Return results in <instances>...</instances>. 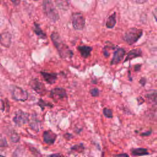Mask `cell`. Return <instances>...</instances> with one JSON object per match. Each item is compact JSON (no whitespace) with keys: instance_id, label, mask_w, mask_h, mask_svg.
Here are the masks:
<instances>
[{"instance_id":"6da1fadb","label":"cell","mask_w":157,"mask_h":157,"mask_svg":"<svg viewBox=\"0 0 157 157\" xmlns=\"http://www.w3.org/2000/svg\"><path fill=\"white\" fill-rule=\"evenodd\" d=\"M50 37L60 56L63 59H71L73 56V52L69 48L68 45L63 41L59 34L56 32H53Z\"/></svg>"},{"instance_id":"7a4b0ae2","label":"cell","mask_w":157,"mask_h":157,"mask_svg":"<svg viewBox=\"0 0 157 157\" xmlns=\"http://www.w3.org/2000/svg\"><path fill=\"white\" fill-rule=\"evenodd\" d=\"M42 7L44 12L47 18L53 22L58 20L59 18L58 12L51 0H44Z\"/></svg>"},{"instance_id":"3957f363","label":"cell","mask_w":157,"mask_h":157,"mask_svg":"<svg viewBox=\"0 0 157 157\" xmlns=\"http://www.w3.org/2000/svg\"><path fill=\"white\" fill-rule=\"evenodd\" d=\"M143 30L136 28L128 29L124 33L123 39L129 45L135 44L142 36Z\"/></svg>"},{"instance_id":"277c9868","label":"cell","mask_w":157,"mask_h":157,"mask_svg":"<svg viewBox=\"0 0 157 157\" xmlns=\"http://www.w3.org/2000/svg\"><path fill=\"white\" fill-rule=\"evenodd\" d=\"M11 93L12 98L17 101L24 102L26 101L28 98V93L27 91L17 86H12Z\"/></svg>"},{"instance_id":"5b68a950","label":"cell","mask_w":157,"mask_h":157,"mask_svg":"<svg viewBox=\"0 0 157 157\" xmlns=\"http://www.w3.org/2000/svg\"><path fill=\"white\" fill-rule=\"evenodd\" d=\"M72 24L76 30H82L85 25V19L81 13L76 12L72 15Z\"/></svg>"},{"instance_id":"8992f818","label":"cell","mask_w":157,"mask_h":157,"mask_svg":"<svg viewBox=\"0 0 157 157\" xmlns=\"http://www.w3.org/2000/svg\"><path fill=\"white\" fill-rule=\"evenodd\" d=\"M29 114L21 110H18L13 118V121L18 126H21L29 121Z\"/></svg>"},{"instance_id":"52a82bcc","label":"cell","mask_w":157,"mask_h":157,"mask_svg":"<svg viewBox=\"0 0 157 157\" xmlns=\"http://www.w3.org/2000/svg\"><path fill=\"white\" fill-rule=\"evenodd\" d=\"M29 85L33 90H34L37 94L40 95H45L47 93V90L44 84L36 78L31 79L29 82Z\"/></svg>"},{"instance_id":"ba28073f","label":"cell","mask_w":157,"mask_h":157,"mask_svg":"<svg viewBox=\"0 0 157 157\" xmlns=\"http://www.w3.org/2000/svg\"><path fill=\"white\" fill-rule=\"evenodd\" d=\"M50 96L54 99H61L67 97L66 91L63 88H54L50 91Z\"/></svg>"},{"instance_id":"9c48e42d","label":"cell","mask_w":157,"mask_h":157,"mask_svg":"<svg viewBox=\"0 0 157 157\" xmlns=\"http://www.w3.org/2000/svg\"><path fill=\"white\" fill-rule=\"evenodd\" d=\"M12 42V35L8 31H4L0 34V44L6 48L10 46Z\"/></svg>"},{"instance_id":"30bf717a","label":"cell","mask_w":157,"mask_h":157,"mask_svg":"<svg viewBox=\"0 0 157 157\" xmlns=\"http://www.w3.org/2000/svg\"><path fill=\"white\" fill-rule=\"evenodd\" d=\"M125 50L122 48H119L116 50L113 53V56L110 61L111 65H115L118 64L123 58L125 55Z\"/></svg>"},{"instance_id":"8fae6325","label":"cell","mask_w":157,"mask_h":157,"mask_svg":"<svg viewBox=\"0 0 157 157\" xmlns=\"http://www.w3.org/2000/svg\"><path fill=\"white\" fill-rule=\"evenodd\" d=\"M44 142L47 144H53L56 139L57 135L51 130L45 131L43 132Z\"/></svg>"},{"instance_id":"7c38bea8","label":"cell","mask_w":157,"mask_h":157,"mask_svg":"<svg viewBox=\"0 0 157 157\" xmlns=\"http://www.w3.org/2000/svg\"><path fill=\"white\" fill-rule=\"evenodd\" d=\"M41 75L44 80L48 84H53L57 79L56 73H49L47 72H40Z\"/></svg>"},{"instance_id":"4fadbf2b","label":"cell","mask_w":157,"mask_h":157,"mask_svg":"<svg viewBox=\"0 0 157 157\" xmlns=\"http://www.w3.org/2000/svg\"><path fill=\"white\" fill-rule=\"evenodd\" d=\"M141 55H142V51L140 48H134V49L130 50L128 53V54L125 58V59L124 61V63H125L127 61L139 57Z\"/></svg>"},{"instance_id":"5bb4252c","label":"cell","mask_w":157,"mask_h":157,"mask_svg":"<svg viewBox=\"0 0 157 157\" xmlns=\"http://www.w3.org/2000/svg\"><path fill=\"white\" fill-rule=\"evenodd\" d=\"M77 49L80 52L81 56L84 58H86L90 56V53L92 51L93 48L90 46L87 45H80L78 46Z\"/></svg>"},{"instance_id":"9a60e30c","label":"cell","mask_w":157,"mask_h":157,"mask_svg":"<svg viewBox=\"0 0 157 157\" xmlns=\"http://www.w3.org/2000/svg\"><path fill=\"white\" fill-rule=\"evenodd\" d=\"M145 98L150 104L157 105V91H151L145 94Z\"/></svg>"},{"instance_id":"2e32d148","label":"cell","mask_w":157,"mask_h":157,"mask_svg":"<svg viewBox=\"0 0 157 157\" xmlns=\"http://www.w3.org/2000/svg\"><path fill=\"white\" fill-rule=\"evenodd\" d=\"M131 155L132 156H144L149 154L147 149L144 148H132L131 151Z\"/></svg>"},{"instance_id":"e0dca14e","label":"cell","mask_w":157,"mask_h":157,"mask_svg":"<svg viewBox=\"0 0 157 157\" xmlns=\"http://www.w3.org/2000/svg\"><path fill=\"white\" fill-rule=\"evenodd\" d=\"M56 6L63 10H67L69 8V0H55Z\"/></svg>"},{"instance_id":"ac0fdd59","label":"cell","mask_w":157,"mask_h":157,"mask_svg":"<svg viewBox=\"0 0 157 157\" xmlns=\"http://www.w3.org/2000/svg\"><path fill=\"white\" fill-rule=\"evenodd\" d=\"M117 23V20H116V13L115 12H114L113 13H112L111 15H110L105 23V26L107 28H113L115 24Z\"/></svg>"},{"instance_id":"d6986e66","label":"cell","mask_w":157,"mask_h":157,"mask_svg":"<svg viewBox=\"0 0 157 157\" xmlns=\"http://www.w3.org/2000/svg\"><path fill=\"white\" fill-rule=\"evenodd\" d=\"M34 32L35 34L40 39H45L47 38L46 34L42 31V29L40 28L39 25L38 23H34V28L33 29Z\"/></svg>"},{"instance_id":"ffe728a7","label":"cell","mask_w":157,"mask_h":157,"mask_svg":"<svg viewBox=\"0 0 157 157\" xmlns=\"http://www.w3.org/2000/svg\"><path fill=\"white\" fill-rule=\"evenodd\" d=\"M29 126L31 129H33L34 131L38 132L39 130V124L40 121L38 120V119L33 117V118L29 120Z\"/></svg>"},{"instance_id":"44dd1931","label":"cell","mask_w":157,"mask_h":157,"mask_svg":"<svg viewBox=\"0 0 157 157\" xmlns=\"http://www.w3.org/2000/svg\"><path fill=\"white\" fill-rule=\"evenodd\" d=\"M37 105L41 108L42 110H44L46 107H48L50 108H52L53 107V105L52 104L48 102H45L42 99H40L39 100V101L37 102Z\"/></svg>"},{"instance_id":"7402d4cb","label":"cell","mask_w":157,"mask_h":157,"mask_svg":"<svg viewBox=\"0 0 157 157\" xmlns=\"http://www.w3.org/2000/svg\"><path fill=\"white\" fill-rule=\"evenodd\" d=\"M85 149V147L83 145V144H79L78 145H74L73 147H71V150L73 151H76L78 153H82Z\"/></svg>"},{"instance_id":"603a6c76","label":"cell","mask_w":157,"mask_h":157,"mask_svg":"<svg viewBox=\"0 0 157 157\" xmlns=\"http://www.w3.org/2000/svg\"><path fill=\"white\" fill-rule=\"evenodd\" d=\"M102 112H103L104 115L105 117L109 118H111L113 117V113H112V110H110V109H109L108 108L105 107V108H104Z\"/></svg>"},{"instance_id":"cb8c5ba5","label":"cell","mask_w":157,"mask_h":157,"mask_svg":"<svg viewBox=\"0 0 157 157\" xmlns=\"http://www.w3.org/2000/svg\"><path fill=\"white\" fill-rule=\"evenodd\" d=\"M20 136H19V135H18L17 133H16V132H13V133L11 135V136H10V140H11V141L13 142H14V143L18 142L20 140Z\"/></svg>"},{"instance_id":"d4e9b609","label":"cell","mask_w":157,"mask_h":157,"mask_svg":"<svg viewBox=\"0 0 157 157\" xmlns=\"http://www.w3.org/2000/svg\"><path fill=\"white\" fill-rule=\"evenodd\" d=\"M90 93L91 95L93 97H97L99 95V90L97 88H93L90 90Z\"/></svg>"},{"instance_id":"484cf974","label":"cell","mask_w":157,"mask_h":157,"mask_svg":"<svg viewBox=\"0 0 157 157\" xmlns=\"http://www.w3.org/2000/svg\"><path fill=\"white\" fill-rule=\"evenodd\" d=\"M8 146V144L7 143V141L6 139H0V147H7Z\"/></svg>"},{"instance_id":"4316f807","label":"cell","mask_w":157,"mask_h":157,"mask_svg":"<svg viewBox=\"0 0 157 157\" xmlns=\"http://www.w3.org/2000/svg\"><path fill=\"white\" fill-rule=\"evenodd\" d=\"M152 14H153V17H154V18L155 19V20H156V23H157V7H155V8L153 10V11H152Z\"/></svg>"},{"instance_id":"83f0119b","label":"cell","mask_w":157,"mask_h":157,"mask_svg":"<svg viewBox=\"0 0 157 157\" xmlns=\"http://www.w3.org/2000/svg\"><path fill=\"white\" fill-rule=\"evenodd\" d=\"M131 1H132L134 3H136V4H143L144 2H145L146 1H147V0H130Z\"/></svg>"},{"instance_id":"f1b7e54d","label":"cell","mask_w":157,"mask_h":157,"mask_svg":"<svg viewBox=\"0 0 157 157\" xmlns=\"http://www.w3.org/2000/svg\"><path fill=\"white\" fill-rule=\"evenodd\" d=\"M146 82H147V80H146L145 78H141V79H140V81H139V83H140L142 86H144V85H145Z\"/></svg>"},{"instance_id":"f546056e","label":"cell","mask_w":157,"mask_h":157,"mask_svg":"<svg viewBox=\"0 0 157 157\" xmlns=\"http://www.w3.org/2000/svg\"><path fill=\"white\" fill-rule=\"evenodd\" d=\"M137 102H138V103H139V105H140V104H143V102L145 101L144 99L143 98H140V97H139V98L137 99Z\"/></svg>"},{"instance_id":"4dcf8cb0","label":"cell","mask_w":157,"mask_h":157,"mask_svg":"<svg viewBox=\"0 0 157 157\" xmlns=\"http://www.w3.org/2000/svg\"><path fill=\"white\" fill-rule=\"evenodd\" d=\"M146 133H142L141 134V136H148L151 134V131H148V132H145Z\"/></svg>"},{"instance_id":"1f68e13d","label":"cell","mask_w":157,"mask_h":157,"mask_svg":"<svg viewBox=\"0 0 157 157\" xmlns=\"http://www.w3.org/2000/svg\"><path fill=\"white\" fill-rule=\"evenodd\" d=\"M115 156H128V155L124 153V154H119V155H116Z\"/></svg>"},{"instance_id":"d6a6232c","label":"cell","mask_w":157,"mask_h":157,"mask_svg":"<svg viewBox=\"0 0 157 157\" xmlns=\"http://www.w3.org/2000/svg\"><path fill=\"white\" fill-rule=\"evenodd\" d=\"M11 2H13V3H15V4H18V2H19V0H10Z\"/></svg>"},{"instance_id":"836d02e7","label":"cell","mask_w":157,"mask_h":157,"mask_svg":"<svg viewBox=\"0 0 157 157\" xmlns=\"http://www.w3.org/2000/svg\"><path fill=\"white\" fill-rule=\"evenodd\" d=\"M61 155L59 154V153H58V154H52V155H50V156H61Z\"/></svg>"},{"instance_id":"e575fe53","label":"cell","mask_w":157,"mask_h":157,"mask_svg":"<svg viewBox=\"0 0 157 157\" xmlns=\"http://www.w3.org/2000/svg\"><path fill=\"white\" fill-rule=\"evenodd\" d=\"M33 1H39V0H33Z\"/></svg>"},{"instance_id":"d590c367","label":"cell","mask_w":157,"mask_h":157,"mask_svg":"<svg viewBox=\"0 0 157 157\" xmlns=\"http://www.w3.org/2000/svg\"><path fill=\"white\" fill-rule=\"evenodd\" d=\"M1 0H0V4H1Z\"/></svg>"}]
</instances>
